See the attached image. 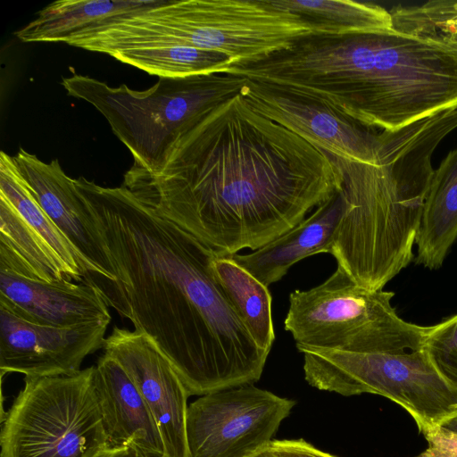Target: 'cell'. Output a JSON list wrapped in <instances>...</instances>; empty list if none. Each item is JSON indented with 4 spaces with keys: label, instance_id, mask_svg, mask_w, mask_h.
Masks as SVG:
<instances>
[{
    "label": "cell",
    "instance_id": "obj_1",
    "mask_svg": "<svg viewBox=\"0 0 457 457\" xmlns=\"http://www.w3.org/2000/svg\"><path fill=\"white\" fill-rule=\"evenodd\" d=\"M334 158L238 94L179 134L162 170L122 186L221 255L259 249L342 190Z\"/></svg>",
    "mask_w": 457,
    "mask_h": 457
},
{
    "label": "cell",
    "instance_id": "obj_2",
    "mask_svg": "<svg viewBox=\"0 0 457 457\" xmlns=\"http://www.w3.org/2000/svg\"><path fill=\"white\" fill-rule=\"evenodd\" d=\"M74 182L117 276L90 281L109 307L153 339L188 395L257 382L270 352L257 345L218 283L212 261L220 253L122 185Z\"/></svg>",
    "mask_w": 457,
    "mask_h": 457
},
{
    "label": "cell",
    "instance_id": "obj_3",
    "mask_svg": "<svg viewBox=\"0 0 457 457\" xmlns=\"http://www.w3.org/2000/svg\"><path fill=\"white\" fill-rule=\"evenodd\" d=\"M457 129V106L386 131L373 163L335 159L347 209L329 254L356 284L384 287L414 259L413 246L430 180L431 158ZM333 158V157H332Z\"/></svg>",
    "mask_w": 457,
    "mask_h": 457
},
{
    "label": "cell",
    "instance_id": "obj_4",
    "mask_svg": "<svg viewBox=\"0 0 457 457\" xmlns=\"http://www.w3.org/2000/svg\"><path fill=\"white\" fill-rule=\"evenodd\" d=\"M330 106L386 131L457 106V44L395 29L348 35Z\"/></svg>",
    "mask_w": 457,
    "mask_h": 457
},
{
    "label": "cell",
    "instance_id": "obj_5",
    "mask_svg": "<svg viewBox=\"0 0 457 457\" xmlns=\"http://www.w3.org/2000/svg\"><path fill=\"white\" fill-rule=\"evenodd\" d=\"M311 34L302 18L268 0H163L121 20L114 43L120 51L197 47L225 54L231 65L262 61Z\"/></svg>",
    "mask_w": 457,
    "mask_h": 457
},
{
    "label": "cell",
    "instance_id": "obj_6",
    "mask_svg": "<svg viewBox=\"0 0 457 457\" xmlns=\"http://www.w3.org/2000/svg\"><path fill=\"white\" fill-rule=\"evenodd\" d=\"M247 79L226 73L183 79L159 78L138 91L113 87L89 76L62 78L67 95L92 104L131 153L132 168L156 173L180 133L211 110L240 94Z\"/></svg>",
    "mask_w": 457,
    "mask_h": 457
},
{
    "label": "cell",
    "instance_id": "obj_7",
    "mask_svg": "<svg viewBox=\"0 0 457 457\" xmlns=\"http://www.w3.org/2000/svg\"><path fill=\"white\" fill-rule=\"evenodd\" d=\"M394 295L359 286L337 266L321 284L290 294L284 327L302 346L382 353L423 347L429 326L400 318Z\"/></svg>",
    "mask_w": 457,
    "mask_h": 457
},
{
    "label": "cell",
    "instance_id": "obj_8",
    "mask_svg": "<svg viewBox=\"0 0 457 457\" xmlns=\"http://www.w3.org/2000/svg\"><path fill=\"white\" fill-rule=\"evenodd\" d=\"M296 348L310 386L344 396L386 397L411 416L424 436L457 416V387L439 373L424 346L401 353Z\"/></svg>",
    "mask_w": 457,
    "mask_h": 457
},
{
    "label": "cell",
    "instance_id": "obj_9",
    "mask_svg": "<svg viewBox=\"0 0 457 457\" xmlns=\"http://www.w3.org/2000/svg\"><path fill=\"white\" fill-rule=\"evenodd\" d=\"M24 382L3 420L0 457H95L109 448L96 366Z\"/></svg>",
    "mask_w": 457,
    "mask_h": 457
},
{
    "label": "cell",
    "instance_id": "obj_10",
    "mask_svg": "<svg viewBox=\"0 0 457 457\" xmlns=\"http://www.w3.org/2000/svg\"><path fill=\"white\" fill-rule=\"evenodd\" d=\"M0 270L44 282H83L92 274L4 152L0 154Z\"/></svg>",
    "mask_w": 457,
    "mask_h": 457
},
{
    "label": "cell",
    "instance_id": "obj_11",
    "mask_svg": "<svg viewBox=\"0 0 457 457\" xmlns=\"http://www.w3.org/2000/svg\"><path fill=\"white\" fill-rule=\"evenodd\" d=\"M295 402L250 385L212 392L189 404V457H249L267 446Z\"/></svg>",
    "mask_w": 457,
    "mask_h": 457
},
{
    "label": "cell",
    "instance_id": "obj_12",
    "mask_svg": "<svg viewBox=\"0 0 457 457\" xmlns=\"http://www.w3.org/2000/svg\"><path fill=\"white\" fill-rule=\"evenodd\" d=\"M240 95L255 112L335 159L364 163L378 161L383 131L378 133L321 103L279 93L250 80Z\"/></svg>",
    "mask_w": 457,
    "mask_h": 457
},
{
    "label": "cell",
    "instance_id": "obj_13",
    "mask_svg": "<svg viewBox=\"0 0 457 457\" xmlns=\"http://www.w3.org/2000/svg\"><path fill=\"white\" fill-rule=\"evenodd\" d=\"M103 349L123 367L146 403L160 430L165 457H189L190 395L169 359L146 334L117 326L105 337Z\"/></svg>",
    "mask_w": 457,
    "mask_h": 457
},
{
    "label": "cell",
    "instance_id": "obj_14",
    "mask_svg": "<svg viewBox=\"0 0 457 457\" xmlns=\"http://www.w3.org/2000/svg\"><path fill=\"white\" fill-rule=\"evenodd\" d=\"M110 321L53 327L27 321L0 306V369L25 378L71 376L103 348Z\"/></svg>",
    "mask_w": 457,
    "mask_h": 457
},
{
    "label": "cell",
    "instance_id": "obj_15",
    "mask_svg": "<svg viewBox=\"0 0 457 457\" xmlns=\"http://www.w3.org/2000/svg\"><path fill=\"white\" fill-rule=\"evenodd\" d=\"M13 160L41 208L90 266L89 276L115 282L116 272L97 226L59 160L47 163L23 148Z\"/></svg>",
    "mask_w": 457,
    "mask_h": 457
},
{
    "label": "cell",
    "instance_id": "obj_16",
    "mask_svg": "<svg viewBox=\"0 0 457 457\" xmlns=\"http://www.w3.org/2000/svg\"><path fill=\"white\" fill-rule=\"evenodd\" d=\"M0 306L45 326L65 328L112 319L109 305L92 282H44L4 270H0Z\"/></svg>",
    "mask_w": 457,
    "mask_h": 457
},
{
    "label": "cell",
    "instance_id": "obj_17",
    "mask_svg": "<svg viewBox=\"0 0 457 457\" xmlns=\"http://www.w3.org/2000/svg\"><path fill=\"white\" fill-rule=\"evenodd\" d=\"M109 448L130 447L140 457H165L158 426L137 387L123 367L104 353L96 366Z\"/></svg>",
    "mask_w": 457,
    "mask_h": 457
},
{
    "label": "cell",
    "instance_id": "obj_18",
    "mask_svg": "<svg viewBox=\"0 0 457 457\" xmlns=\"http://www.w3.org/2000/svg\"><path fill=\"white\" fill-rule=\"evenodd\" d=\"M345 206L344 195L339 191L276 239L252 253L230 257L269 287L299 261L317 253H329Z\"/></svg>",
    "mask_w": 457,
    "mask_h": 457
},
{
    "label": "cell",
    "instance_id": "obj_19",
    "mask_svg": "<svg viewBox=\"0 0 457 457\" xmlns=\"http://www.w3.org/2000/svg\"><path fill=\"white\" fill-rule=\"evenodd\" d=\"M163 0H59L14 32L22 42L68 44L79 34L121 17L132 16L159 5Z\"/></svg>",
    "mask_w": 457,
    "mask_h": 457
},
{
    "label": "cell",
    "instance_id": "obj_20",
    "mask_svg": "<svg viewBox=\"0 0 457 457\" xmlns=\"http://www.w3.org/2000/svg\"><path fill=\"white\" fill-rule=\"evenodd\" d=\"M456 239L457 148L434 170L415 238V263L438 270Z\"/></svg>",
    "mask_w": 457,
    "mask_h": 457
},
{
    "label": "cell",
    "instance_id": "obj_21",
    "mask_svg": "<svg viewBox=\"0 0 457 457\" xmlns=\"http://www.w3.org/2000/svg\"><path fill=\"white\" fill-rule=\"evenodd\" d=\"M279 11L302 18L312 35L344 36L393 29L389 11L351 0H268Z\"/></svg>",
    "mask_w": 457,
    "mask_h": 457
},
{
    "label": "cell",
    "instance_id": "obj_22",
    "mask_svg": "<svg viewBox=\"0 0 457 457\" xmlns=\"http://www.w3.org/2000/svg\"><path fill=\"white\" fill-rule=\"evenodd\" d=\"M214 276L235 312L254 342L270 352L275 340L271 295L263 285L230 255H217L212 261Z\"/></svg>",
    "mask_w": 457,
    "mask_h": 457
},
{
    "label": "cell",
    "instance_id": "obj_23",
    "mask_svg": "<svg viewBox=\"0 0 457 457\" xmlns=\"http://www.w3.org/2000/svg\"><path fill=\"white\" fill-rule=\"evenodd\" d=\"M111 56L150 75L170 79L221 73L231 63L223 54L185 46L132 49Z\"/></svg>",
    "mask_w": 457,
    "mask_h": 457
},
{
    "label": "cell",
    "instance_id": "obj_24",
    "mask_svg": "<svg viewBox=\"0 0 457 457\" xmlns=\"http://www.w3.org/2000/svg\"><path fill=\"white\" fill-rule=\"evenodd\" d=\"M389 13L395 30L419 37L457 44V0L396 6Z\"/></svg>",
    "mask_w": 457,
    "mask_h": 457
},
{
    "label": "cell",
    "instance_id": "obj_25",
    "mask_svg": "<svg viewBox=\"0 0 457 457\" xmlns=\"http://www.w3.org/2000/svg\"><path fill=\"white\" fill-rule=\"evenodd\" d=\"M423 346L439 373L457 387V313L429 326Z\"/></svg>",
    "mask_w": 457,
    "mask_h": 457
},
{
    "label": "cell",
    "instance_id": "obj_26",
    "mask_svg": "<svg viewBox=\"0 0 457 457\" xmlns=\"http://www.w3.org/2000/svg\"><path fill=\"white\" fill-rule=\"evenodd\" d=\"M424 436L428 447L417 457H457V432L440 427Z\"/></svg>",
    "mask_w": 457,
    "mask_h": 457
},
{
    "label": "cell",
    "instance_id": "obj_27",
    "mask_svg": "<svg viewBox=\"0 0 457 457\" xmlns=\"http://www.w3.org/2000/svg\"><path fill=\"white\" fill-rule=\"evenodd\" d=\"M269 447L278 457H336L316 448L303 439L271 440Z\"/></svg>",
    "mask_w": 457,
    "mask_h": 457
},
{
    "label": "cell",
    "instance_id": "obj_28",
    "mask_svg": "<svg viewBox=\"0 0 457 457\" xmlns=\"http://www.w3.org/2000/svg\"><path fill=\"white\" fill-rule=\"evenodd\" d=\"M95 457H140L138 453L130 447L108 448Z\"/></svg>",
    "mask_w": 457,
    "mask_h": 457
},
{
    "label": "cell",
    "instance_id": "obj_29",
    "mask_svg": "<svg viewBox=\"0 0 457 457\" xmlns=\"http://www.w3.org/2000/svg\"><path fill=\"white\" fill-rule=\"evenodd\" d=\"M249 457H278L270 447L269 445L262 449L253 453Z\"/></svg>",
    "mask_w": 457,
    "mask_h": 457
},
{
    "label": "cell",
    "instance_id": "obj_30",
    "mask_svg": "<svg viewBox=\"0 0 457 457\" xmlns=\"http://www.w3.org/2000/svg\"><path fill=\"white\" fill-rule=\"evenodd\" d=\"M443 427L457 432V416L447 421Z\"/></svg>",
    "mask_w": 457,
    "mask_h": 457
}]
</instances>
